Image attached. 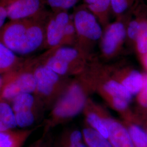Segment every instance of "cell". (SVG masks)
I'll list each match as a JSON object with an SVG mask.
<instances>
[{
	"instance_id": "obj_1",
	"label": "cell",
	"mask_w": 147,
	"mask_h": 147,
	"mask_svg": "<svg viewBox=\"0 0 147 147\" xmlns=\"http://www.w3.org/2000/svg\"><path fill=\"white\" fill-rule=\"evenodd\" d=\"M95 92L92 79L86 69L71 80L63 94L53 106L44 121L43 132L70 120L82 112L90 93Z\"/></svg>"
},
{
	"instance_id": "obj_2",
	"label": "cell",
	"mask_w": 147,
	"mask_h": 147,
	"mask_svg": "<svg viewBox=\"0 0 147 147\" xmlns=\"http://www.w3.org/2000/svg\"><path fill=\"white\" fill-rule=\"evenodd\" d=\"M88 69L94 84L95 92L100 95L112 109L119 113L123 119L131 116L132 113L129 106L133 96L112 77L109 67L96 64Z\"/></svg>"
},
{
	"instance_id": "obj_3",
	"label": "cell",
	"mask_w": 147,
	"mask_h": 147,
	"mask_svg": "<svg viewBox=\"0 0 147 147\" xmlns=\"http://www.w3.org/2000/svg\"><path fill=\"white\" fill-rule=\"evenodd\" d=\"M36 90L34 94L45 110H50L71 80L56 73L36 61L34 68Z\"/></svg>"
},
{
	"instance_id": "obj_4",
	"label": "cell",
	"mask_w": 147,
	"mask_h": 147,
	"mask_svg": "<svg viewBox=\"0 0 147 147\" xmlns=\"http://www.w3.org/2000/svg\"><path fill=\"white\" fill-rule=\"evenodd\" d=\"M36 61L23 62L17 68L2 75L0 100L11 104L18 95L23 93L34 94L36 81L34 68Z\"/></svg>"
},
{
	"instance_id": "obj_5",
	"label": "cell",
	"mask_w": 147,
	"mask_h": 147,
	"mask_svg": "<svg viewBox=\"0 0 147 147\" xmlns=\"http://www.w3.org/2000/svg\"><path fill=\"white\" fill-rule=\"evenodd\" d=\"M18 127L27 129L42 116L45 111L34 94L23 93L18 95L11 102Z\"/></svg>"
},
{
	"instance_id": "obj_6",
	"label": "cell",
	"mask_w": 147,
	"mask_h": 147,
	"mask_svg": "<svg viewBox=\"0 0 147 147\" xmlns=\"http://www.w3.org/2000/svg\"><path fill=\"white\" fill-rule=\"evenodd\" d=\"M76 34L82 42H94L102 36V31L95 16L89 11L80 9L74 18Z\"/></svg>"
},
{
	"instance_id": "obj_7",
	"label": "cell",
	"mask_w": 147,
	"mask_h": 147,
	"mask_svg": "<svg viewBox=\"0 0 147 147\" xmlns=\"http://www.w3.org/2000/svg\"><path fill=\"white\" fill-rule=\"evenodd\" d=\"M96 108L103 119L109 131V140L112 147H135L122 121L111 116L109 112L96 103Z\"/></svg>"
},
{
	"instance_id": "obj_8",
	"label": "cell",
	"mask_w": 147,
	"mask_h": 147,
	"mask_svg": "<svg viewBox=\"0 0 147 147\" xmlns=\"http://www.w3.org/2000/svg\"><path fill=\"white\" fill-rule=\"evenodd\" d=\"M29 20H11L0 30V42L16 54L19 53Z\"/></svg>"
},
{
	"instance_id": "obj_9",
	"label": "cell",
	"mask_w": 147,
	"mask_h": 147,
	"mask_svg": "<svg viewBox=\"0 0 147 147\" xmlns=\"http://www.w3.org/2000/svg\"><path fill=\"white\" fill-rule=\"evenodd\" d=\"M126 36V28L121 22H115L106 30L101 43V50L106 58L113 57L119 51Z\"/></svg>"
},
{
	"instance_id": "obj_10",
	"label": "cell",
	"mask_w": 147,
	"mask_h": 147,
	"mask_svg": "<svg viewBox=\"0 0 147 147\" xmlns=\"http://www.w3.org/2000/svg\"><path fill=\"white\" fill-rule=\"evenodd\" d=\"M70 20L68 13L65 11H58L47 23L45 29V44L50 49L62 46L64 33Z\"/></svg>"
},
{
	"instance_id": "obj_11",
	"label": "cell",
	"mask_w": 147,
	"mask_h": 147,
	"mask_svg": "<svg viewBox=\"0 0 147 147\" xmlns=\"http://www.w3.org/2000/svg\"><path fill=\"white\" fill-rule=\"evenodd\" d=\"M112 77L122 84L134 96L141 91L146 80V75L127 68L109 67Z\"/></svg>"
},
{
	"instance_id": "obj_12",
	"label": "cell",
	"mask_w": 147,
	"mask_h": 147,
	"mask_svg": "<svg viewBox=\"0 0 147 147\" xmlns=\"http://www.w3.org/2000/svg\"><path fill=\"white\" fill-rule=\"evenodd\" d=\"M40 6V0H8L5 7L8 18L11 20H21L35 16Z\"/></svg>"
},
{
	"instance_id": "obj_13",
	"label": "cell",
	"mask_w": 147,
	"mask_h": 147,
	"mask_svg": "<svg viewBox=\"0 0 147 147\" xmlns=\"http://www.w3.org/2000/svg\"><path fill=\"white\" fill-rule=\"evenodd\" d=\"M45 31L39 21L29 20L25 39L19 55H26L33 53L45 44Z\"/></svg>"
},
{
	"instance_id": "obj_14",
	"label": "cell",
	"mask_w": 147,
	"mask_h": 147,
	"mask_svg": "<svg viewBox=\"0 0 147 147\" xmlns=\"http://www.w3.org/2000/svg\"><path fill=\"white\" fill-rule=\"evenodd\" d=\"M38 126L0 131V147H22Z\"/></svg>"
},
{
	"instance_id": "obj_15",
	"label": "cell",
	"mask_w": 147,
	"mask_h": 147,
	"mask_svg": "<svg viewBox=\"0 0 147 147\" xmlns=\"http://www.w3.org/2000/svg\"><path fill=\"white\" fill-rule=\"evenodd\" d=\"M86 124L99 132L106 138L109 139V131L105 122L96 108V102L90 98L88 99L82 112Z\"/></svg>"
},
{
	"instance_id": "obj_16",
	"label": "cell",
	"mask_w": 147,
	"mask_h": 147,
	"mask_svg": "<svg viewBox=\"0 0 147 147\" xmlns=\"http://www.w3.org/2000/svg\"><path fill=\"white\" fill-rule=\"evenodd\" d=\"M22 63L21 58L0 42V75L14 70Z\"/></svg>"
},
{
	"instance_id": "obj_17",
	"label": "cell",
	"mask_w": 147,
	"mask_h": 147,
	"mask_svg": "<svg viewBox=\"0 0 147 147\" xmlns=\"http://www.w3.org/2000/svg\"><path fill=\"white\" fill-rule=\"evenodd\" d=\"M54 147H87L84 144L82 131L77 129L67 130L63 132Z\"/></svg>"
},
{
	"instance_id": "obj_18",
	"label": "cell",
	"mask_w": 147,
	"mask_h": 147,
	"mask_svg": "<svg viewBox=\"0 0 147 147\" xmlns=\"http://www.w3.org/2000/svg\"><path fill=\"white\" fill-rule=\"evenodd\" d=\"M135 147H147V132L143 127L134 121H123Z\"/></svg>"
},
{
	"instance_id": "obj_19",
	"label": "cell",
	"mask_w": 147,
	"mask_h": 147,
	"mask_svg": "<svg viewBox=\"0 0 147 147\" xmlns=\"http://www.w3.org/2000/svg\"><path fill=\"white\" fill-rule=\"evenodd\" d=\"M18 127L11 104L0 100V131L16 129Z\"/></svg>"
},
{
	"instance_id": "obj_20",
	"label": "cell",
	"mask_w": 147,
	"mask_h": 147,
	"mask_svg": "<svg viewBox=\"0 0 147 147\" xmlns=\"http://www.w3.org/2000/svg\"><path fill=\"white\" fill-rule=\"evenodd\" d=\"M82 133L84 142L87 147H112L108 139L87 124Z\"/></svg>"
},
{
	"instance_id": "obj_21",
	"label": "cell",
	"mask_w": 147,
	"mask_h": 147,
	"mask_svg": "<svg viewBox=\"0 0 147 147\" xmlns=\"http://www.w3.org/2000/svg\"><path fill=\"white\" fill-rule=\"evenodd\" d=\"M137 51L140 57L147 53V20H142L135 41Z\"/></svg>"
},
{
	"instance_id": "obj_22",
	"label": "cell",
	"mask_w": 147,
	"mask_h": 147,
	"mask_svg": "<svg viewBox=\"0 0 147 147\" xmlns=\"http://www.w3.org/2000/svg\"><path fill=\"white\" fill-rule=\"evenodd\" d=\"M111 6V0H94L93 3L88 5L89 11L95 16H105Z\"/></svg>"
},
{
	"instance_id": "obj_23",
	"label": "cell",
	"mask_w": 147,
	"mask_h": 147,
	"mask_svg": "<svg viewBox=\"0 0 147 147\" xmlns=\"http://www.w3.org/2000/svg\"><path fill=\"white\" fill-rule=\"evenodd\" d=\"M78 0H47L48 5L58 11H66L73 7Z\"/></svg>"
},
{
	"instance_id": "obj_24",
	"label": "cell",
	"mask_w": 147,
	"mask_h": 147,
	"mask_svg": "<svg viewBox=\"0 0 147 147\" xmlns=\"http://www.w3.org/2000/svg\"><path fill=\"white\" fill-rule=\"evenodd\" d=\"M53 140L51 131L43 132L42 136L28 147H53Z\"/></svg>"
},
{
	"instance_id": "obj_25",
	"label": "cell",
	"mask_w": 147,
	"mask_h": 147,
	"mask_svg": "<svg viewBox=\"0 0 147 147\" xmlns=\"http://www.w3.org/2000/svg\"><path fill=\"white\" fill-rule=\"evenodd\" d=\"M75 34H76V33L74 22L70 20L67 25L64 31L62 46H66V45L72 42Z\"/></svg>"
},
{
	"instance_id": "obj_26",
	"label": "cell",
	"mask_w": 147,
	"mask_h": 147,
	"mask_svg": "<svg viewBox=\"0 0 147 147\" xmlns=\"http://www.w3.org/2000/svg\"><path fill=\"white\" fill-rule=\"evenodd\" d=\"M142 20H134L130 22L126 28V36L134 42H135L139 31L141 22Z\"/></svg>"
},
{
	"instance_id": "obj_27",
	"label": "cell",
	"mask_w": 147,
	"mask_h": 147,
	"mask_svg": "<svg viewBox=\"0 0 147 147\" xmlns=\"http://www.w3.org/2000/svg\"><path fill=\"white\" fill-rule=\"evenodd\" d=\"M130 0H111V6L117 14L123 13L127 9Z\"/></svg>"
},
{
	"instance_id": "obj_28",
	"label": "cell",
	"mask_w": 147,
	"mask_h": 147,
	"mask_svg": "<svg viewBox=\"0 0 147 147\" xmlns=\"http://www.w3.org/2000/svg\"><path fill=\"white\" fill-rule=\"evenodd\" d=\"M137 101L141 107L147 110V74L146 75L144 86L141 91L137 95Z\"/></svg>"
},
{
	"instance_id": "obj_29",
	"label": "cell",
	"mask_w": 147,
	"mask_h": 147,
	"mask_svg": "<svg viewBox=\"0 0 147 147\" xmlns=\"http://www.w3.org/2000/svg\"><path fill=\"white\" fill-rule=\"evenodd\" d=\"M7 18H8V15L5 7L0 5V30L3 26V25Z\"/></svg>"
},
{
	"instance_id": "obj_30",
	"label": "cell",
	"mask_w": 147,
	"mask_h": 147,
	"mask_svg": "<svg viewBox=\"0 0 147 147\" xmlns=\"http://www.w3.org/2000/svg\"><path fill=\"white\" fill-rule=\"evenodd\" d=\"M141 60L144 68L147 71V53L141 57Z\"/></svg>"
},
{
	"instance_id": "obj_31",
	"label": "cell",
	"mask_w": 147,
	"mask_h": 147,
	"mask_svg": "<svg viewBox=\"0 0 147 147\" xmlns=\"http://www.w3.org/2000/svg\"><path fill=\"white\" fill-rule=\"evenodd\" d=\"M2 85V75H0V92Z\"/></svg>"
},
{
	"instance_id": "obj_32",
	"label": "cell",
	"mask_w": 147,
	"mask_h": 147,
	"mask_svg": "<svg viewBox=\"0 0 147 147\" xmlns=\"http://www.w3.org/2000/svg\"><path fill=\"white\" fill-rule=\"evenodd\" d=\"M146 131H147V130H146Z\"/></svg>"
}]
</instances>
